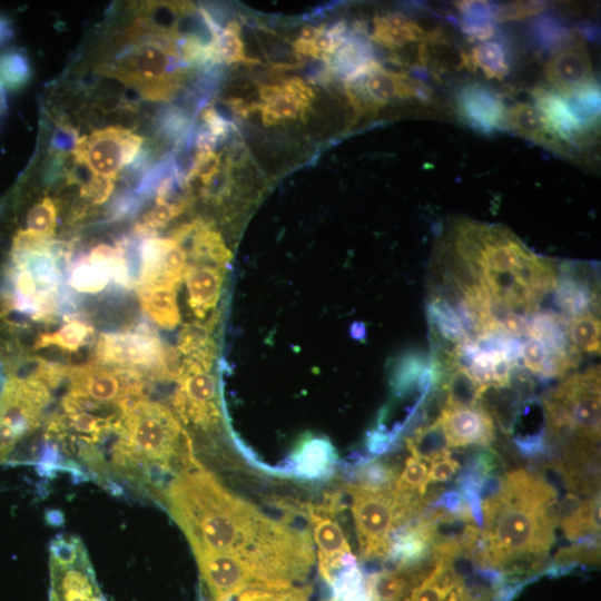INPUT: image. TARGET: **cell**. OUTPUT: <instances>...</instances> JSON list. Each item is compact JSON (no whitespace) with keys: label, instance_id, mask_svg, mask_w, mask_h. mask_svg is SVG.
<instances>
[{"label":"cell","instance_id":"obj_16","mask_svg":"<svg viewBox=\"0 0 601 601\" xmlns=\"http://www.w3.org/2000/svg\"><path fill=\"white\" fill-rule=\"evenodd\" d=\"M455 107L460 117L472 128L490 135L506 128V112L503 101L489 87L469 83L455 96Z\"/></svg>","mask_w":601,"mask_h":601},{"label":"cell","instance_id":"obj_37","mask_svg":"<svg viewBox=\"0 0 601 601\" xmlns=\"http://www.w3.org/2000/svg\"><path fill=\"white\" fill-rule=\"evenodd\" d=\"M240 27L235 20L227 23L217 39V48L220 60L226 63L245 62L257 63L258 60L248 58L244 51V45L239 37Z\"/></svg>","mask_w":601,"mask_h":601},{"label":"cell","instance_id":"obj_32","mask_svg":"<svg viewBox=\"0 0 601 601\" xmlns=\"http://www.w3.org/2000/svg\"><path fill=\"white\" fill-rule=\"evenodd\" d=\"M92 333L93 329L89 324L79 319H68L58 331L41 335L36 347L56 345L61 349L75 352L86 344Z\"/></svg>","mask_w":601,"mask_h":601},{"label":"cell","instance_id":"obj_39","mask_svg":"<svg viewBox=\"0 0 601 601\" xmlns=\"http://www.w3.org/2000/svg\"><path fill=\"white\" fill-rule=\"evenodd\" d=\"M312 588L295 585L284 590L250 589L237 595L236 601H309Z\"/></svg>","mask_w":601,"mask_h":601},{"label":"cell","instance_id":"obj_17","mask_svg":"<svg viewBox=\"0 0 601 601\" xmlns=\"http://www.w3.org/2000/svg\"><path fill=\"white\" fill-rule=\"evenodd\" d=\"M597 444L577 437L569 443L556 462V470L571 490L587 494H597L599 487V454Z\"/></svg>","mask_w":601,"mask_h":601},{"label":"cell","instance_id":"obj_6","mask_svg":"<svg viewBox=\"0 0 601 601\" xmlns=\"http://www.w3.org/2000/svg\"><path fill=\"white\" fill-rule=\"evenodd\" d=\"M49 601H107L82 542L59 535L50 545Z\"/></svg>","mask_w":601,"mask_h":601},{"label":"cell","instance_id":"obj_2","mask_svg":"<svg viewBox=\"0 0 601 601\" xmlns=\"http://www.w3.org/2000/svg\"><path fill=\"white\" fill-rule=\"evenodd\" d=\"M481 509L484 528L473 560L502 570L543 559L561 520L556 490L541 475L522 469L505 474L499 491L481 500Z\"/></svg>","mask_w":601,"mask_h":601},{"label":"cell","instance_id":"obj_7","mask_svg":"<svg viewBox=\"0 0 601 601\" xmlns=\"http://www.w3.org/2000/svg\"><path fill=\"white\" fill-rule=\"evenodd\" d=\"M49 401V386L36 376L6 385L0 398V464L24 435L40 425Z\"/></svg>","mask_w":601,"mask_h":601},{"label":"cell","instance_id":"obj_33","mask_svg":"<svg viewBox=\"0 0 601 601\" xmlns=\"http://www.w3.org/2000/svg\"><path fill=\"white\" fill-rule=\"evenodd\" d=\"M566 322L569 338L579 351L600 352V319L595 314H587Z\"/></svg>","mask_w":601,"mask_h":601},{"label":"cell","instance_id":"obj_3","mask_svg":"<svg viewBox=\"0 0 601 601\" xmlns=\"http://www.w3.org/2000/svg\"><path fill=\"white\" fill-rule=\"evenodd\" d=\"M351 499L362 561L385 560L392 536L411 523L423 509V496L402 494L393 486L371 489L358 483L346 485Z\"/></svg>","mask_w":601,"mask_h":601},{"label":"cell","instance_id":"obj_12","mask_svg":"<svg viewBox=\"0 0 601 601\" xmlns=\"http://www.w3.org/2000/svg\"><path fill=\"white\" fill-rule=\"evenodd\" d=\"M566 408L577 437L599 443L600 439V372L575 374L550 393Z\"/></svg>","mask_w":601,"mask_h":601},{"label":"cell","instance_id":"obj_21","mask_svg":"<svg viewBox=\"0 0 601 601\" xmlns=\"http://www.w3.org/2000/svg\"><path fill=\"white\" fill-rule=\"evenodd\" d=\"M373 21L372 40L391 50H397L414 42H431L440 33V31L423 29L400 12L375 17Z\"/></svg>","mask_w":601,"mask_h":601},{"label":"cell","instance_id":"obj_31","mask_svg":"<svg viewBox=\"0 0 601 601\" xmlns=\"http://www.w3.org/2000/svg\"><path fill=\"white\" fill-rule=\"evenodd\" d=\"M111 279L107 267L89 255L78 259L71 267L69 284L82 293H99Z\"/></svg>","mask_w":601,"mask_h":601},{"label":"cell","instance_id":"obj_40","mask_svg":"<svg viewBox=\"0 0 601 601\" xmlns=\"http://www.w3.org/2000/svg\"><path fill=\"white\" fill-rule=\"evenodd\" d=\"M57 225V208L55 203L45 197L35 205L27 215V229L43 234L53 235Z\"/></svg>","mask_w":601,"mask_h":601},{"label":"cell","instance_id":"obj_20","mask_svg":"<svg viewBox=\"0 0 601 601\" xmlns=\"http://www.w3.org/2000/svg\"><path fill=\"white\" fill-rule=\"evenodd\" d=\"M506 128L555 151L564 152L571 147L553 132L543 114L531 104L512 106L506 112Z\"/></svg>","mask_w":601,"mask_h":601},{"label":"cell","instance_id":"obj_30","mask_svg":"<svg viewBox=\"0 0 601 601\" xmlns=\"http://www.w3.org/2000/svg\"><path fill=\"white\" fill-rule=\"evenodd\" d=\"M411 455L432 462L451 453L442 425L436 418L432 424L417 428L414 436L406 440Z\"/></svg>","mask_w":601,"mask_h":601},{"label":"cell","instance_id":"obj_45","mask_svg":"<svg viewBox=\"0 0 601 601\" xmlns=\"http://www.w3.org/2000/svg\"><path fill=\"white\" fill-rule=\"evenodd\" d=\"M266 105L277 116L279 120L284 118L294 119L305 112L300 105L283 89L276 98H274Z\"/></svg>","mask_w":601,"mask_h":601},{"label":"cell","instance_id":"obj_34","mask_svg":"<svg viewBox=\"0 0 601 601\" xmlns=\"http://www.w3.org/2000/svg\"><path fill=\"white\" fill-rule=\"evenodd\" d=\"M531 35L541 48L554 51L565 45L575 33L555 18L543 14L532 21Z\"/></svg>","mask_w":601,"mask_h":601},{"label":"cell","instance_id":"obj_52","mask_svg":"<svg viewBox=\"0 0 601 601\" xmlns=\"http://www.w3.org/2000/svg\"><path fill=\"white\" fill-rule=\"evenodd\" d=\"M258 91L262 101L267 104L282 92V87L280 85H264Z\"/></svg>","mask_w":601,"mask_h":601},{"label":"cell","instance_id":"obj_49","mask_svg":"<svg viewBox=\"0 0 601 601\" xmlns=\"http://www.w3.org/2000/svg\"><path fill=\"white\" fill-rule=\"evenodd\" d=\"M227 105L233 110V112L244 118L257 111V104H249L246 100L237 97L229 98L227 100Z\"/></svg>","mask_w":601,"mask_h":601},{"label":"cell","instance_id":"obj_41","mask_svg":"<svg viewBox=\"0 0 601 601\" xmlns=\"http://www.w3.org/2000/svg\"><path fill=\"white\" fill-rule=\"evenodd\" d=\"M549 352L544 344L534 337H529L521 344V358L524 366L533 373L542 374Z\"/></svg>","mask_w":601,"mask_h":601},{"label":"cell","instance_id":"obj_27","mask_svg":"<svg viewBox=\"0 0 601 601\" xmlns=\"http://www.w3.org/2000/svg\"><path fill=\"white\" fill-rule=\"evenodd\" d=\"M462 31L472 40L487 41L494 36L496 6L486 1L456 2Z\"/></svg>","mask_w":601,"mask_h":601},{"label":"cell","instance_id":"obj_35","mask_svg":"<svg viewBox=\"0 0 601 601\" xmlns=\"http://www.w3.org/2000/svg\"><path fill=\"white\" fill-rule=\"evenodd\" d=\"M427 471V465L423 460L413 455L408 456L393 484V489L402 494L424 496L428 484Z\"/></svg>","mask_w":601,"mask_h":601},{"label":"cell","instance_id":"obj_26","mask_svg":"<svg viewBox=\"0 0 601 601\" xmlns=\"http://www.w3.org/2000/svg\"><path fill=\"white\" fill-rule=\"evenodd\" d=\"M562 531L572 542L600 533V494L579 502L561 520Z\"/></svg>","mask_w":601,"mask_h":601},{"label":"cell","instance_id":"obj_46","mask_svg":"<svg viewBox=\"0 0 601 601\" xmlns=\"http://www.w3.org/2000/svg\"><path fill=\"white\" fill-rule=\"evenodd\" d=\"M282 89L290 95L306 110L315 97L313 89L300 78L292 77L280 83Z\"/></svg>","mask_w":601,"mask_h":601},{"label":"cell","instance_id":"obj_47","mask_svg":"<svg viewBox=\"0 0 601 601\" xmlns=\"http://www.w3.org/2000/svg\"><path fill=\"white\" fill-rule=\"evenodd\" d=\"M519 452L525 456L543 454L545 449L544 430L531 435H519L514 439Z\"/></svg>","mask_w":601,"mask_h":601},{"label":"cell","instance_id":"obj_19","mask_svg":"<svg viewBox=\"0 0 601 601\" xmlns=\"http://www.w3.org/2000/svg\"><path fill=\"white\" fill-rule=\"evenodd\" d=\"M534 106L543 114L553 132L563 141L572 145L578 138H585L580 121L572 112L568 100L555 90L535 87L532 90Z\"/></svg>","mask_w":601,"mask_h":601},{"label":"cell","instance_id":"obj_51","mask_svg":"<svg viewBox=\"0 0 601 601\" xmlns=\"http://www.w3.org/2000/svg\"><path fill=\"white\" fill-rule=\"evenodd\" d=\"M294 50L302 56L312 57L315 59H323L319 51L315 48L313 42H303L295 40L293 42Z\"/></svg>","mask_w":601,"mask_h":601},{"label":"cell","instance_id":"obj_42","mask_svg":"<svg viewBox=\"0 0 601 601\" xmlns=\"http://www.w3.org/2000/svg\"><path fill=\"white\" fill-rule=\"evenodd\" d=\"M545 9L543 2H515L502 7L496 6L495 21L519 20L533 14H538Z\"/></svg>","mask_w":601,"mask_h":601},{"label":"cell","instance_id":"obj_53","mask_svg":"<svg viewBox=\"0 0 601 601\" xmlns=\"http://www.w3.org/2000/svg\"><path fill=\"white\" fill-rule=\"evenodd\" d=\"M324 29V27L316 28L311 24H306L300 29L299 36L296 40L303 42H314L318 33Z\"/></svg>","mask_w":601,"mask_h":601},{"label":"cell","instance_id":"obj_11","mask_svg":"<svg viewBox=\"0 0 601 601\" xmlns=\"http://www.w3.org/2000/svg\"><path fill=\"white\" fill-rule=\"evenodd\" d=\"M142 138L121 127H107L77 139L73 156L91 175L115 179L134 161Z\"/></svg>","mask_w":601,"mask_h":601},{"label":"cell","instance_id":"obj_1","mask_svg":"<svg viewBox=\"0 0 601 601\" xmlns=\"http://www.w3.org/2000/svg\"><path fill=\"white\" fill-rule=\"evenodd\" d=\"M158 502L181 529L194 555L236 558L253 574L257 589L299 585L315 563L309 530L266 514L201 464L176 473Z\"/></svg>","mask_w":601,"mask_h":601},{"label":"cell","instance_id":"obj_55","mask_svg":"<svg viewBox=\"0 0 601 601\" xmlns=\"http://www.w3.org/2000/svg\"><path fill=\"white\" fill-rule=\"evenodd\" d=\"M346 22L345 21H338L334 23L328 30H326V33L332 38H339L346 36Z\"/></svg>","mask_w":601,"mask_h":601},{"label":"cell","instance_id":"obj_43","mask_svg":"<svg viewBox=\"0 0 601 601\" xmlns=\"http://www.w3.org/2000/svg\"><path fill=\"white\" fill-rule=\"evenodd\" d=\"M112 188V179L91 175V177L81 185L80 195L91 203L99 205L110 197Z\"/></svg>","mask_w":601,"mask_h":601},{"label":"cell","instance_id":"obj_25","mask_svg":"<svg viewBox=\"0 0 601 601\" xmlns=\"http://www.w3.org/2000/svg\"><path fill=\"white\" fill-rule=\"evenodd\" d=\"M426 312L431 328H434L435 337L455 344L471 337L454 307L440 294L430 297Z\"/></svg>","mask_w":601,"mask_h":601},{"label":"cell","instance_id":"obj_22","mask_svg":"<svg viewBox=\"0 0 601 601\" xmlns=\"http://www.w3.org/2000/svg\"><path fill=\"white\" fill-rule=\"evenodd\" d=\"M184 278L189 294V306L198 318L215 308L223 283L221 268L211 265H188Z\"/></svg>","mask_w":601,"mask_h":601},{"label":"cell","instance_id":"obj_36","mask_svg":"<svg viewBox=\"0 0 601 601\" xmlns=\"http://www.w3.org/2000/svg\"><path fill=\"white\" fill-rule=\"evenodd\" d=\"M185 200L164 201L156 200V205L144 216L142 221L138 223L135 230L138 235L150 237L157 228L165 227L174 217L184 211Z\"/></svg>","mask_w":601,"mask_h":601},{"label":"cell","instance_id":"obj_54","mask_svg":"<svg viewBox=\"0 0 601 601\" xmlns=\"http://www.w3.org/2000/svg\"><path fill=\"white\" fill-rule=\"evenodd\" d=\"M257 110L260 112L262 120L265 126H273L279 122L277 116L268 108L265 102H258Z\"/></svg>","mask_w":601,"mask_h":601},{"label":"cell","instance_id":"obj_23","mask_svg":"<svg viewBox=\"0 0 601 601\" xmlns=\"http://www.w3.org/2000/svg\"><path fill=\"white\" fill-rule=\"evenodd\" d=\"M191 225L187 238L191 239L190 250L196 264L211 265L221 269L227 267L231 253L221 236L201 220H194Z\"/></svg>","mask_w":601,"mask_h":601},{"label":"cell","instance_id":"obj_28","mask_svg":"<svg viewBox=\"0 0 601 601\" xmlns=\"http://www.w3.org/2000/svg\"><path fill=\"white\" fill-rule=\"evenodd\" d=\"M465 67L480 68L489 79H503L509 73V65L503 46L495 41H482L470 52H464Z\"/></svg>","mask_w":601,"mask_h":601},{"label":"cell","instance_id":"obj_14","mask_svg":"<svg viewBox=\"0 0 601 601\" xmlns=\"http://www.w3.org/2000/svg\"><path fill=\"white\" fill-rule=\"evenodd\" d=\"M548 81L558 93L569 98L580 88L595 82L588 48L577 33L554 50L545 63Z\"/></svg>","mask_w":601,"mask_h":601},{"label":"cell","instance_id":"obj_15","mask_svg":"<svg viewBox=\"0 0 601 601\" xmlns=\"http://www.w3.org/2000/svg\"><path fill=\"white\" fill-rule=\"evenodd\" d=\"M437 418L447 446H489L495 440L493 418L479 403L473 406H444Z\"/></svg>","mask_w":601,"mask_h":601},{"label":"cell","instance_id":"obj_44","mask_svg":"<svg viewBox=\"0 0 601 601\" xmlns=\"http://www.w3.org/2000/svg\"><path fill=\"white\" fill-rule=\"evenodd\" d=\"M460 463L452 457V453L431 462L427 471V483L450 481L460 470Z\"/></svg>","mask_w":601,"mask_h":601},{"label":"cell","instance_id":"obj_29","mask_svg":"<svg viewBox=\"0 0 601 601\" xmlns=\"http://www.w3.org/2000/svg\"><path fill=\"white\" fill-rule=\"evenodd\" d=\"M208 325L204 326L195 323L186 326L181 331L178 348L186 356L185 359L195 362L210 371L215 355V344L210 338V327Z\"/></svg>","mask_w":601,"mask_h":601},{"label":"cell","instance_id":"obj_10","mask_svg":"<svg viewBox=\"0 0 601 601\" xmlns=\"http://www.w3.org/2000/svg\"><path fill=\"white\" fill-rule=\"evenodd\" d=\"M69 393L99 404H122L144 396V374L131 368L104 367L89 364L66 367Z\"/></svg>","mask_w":601,"mask_h":601},{"label":"cell","instance_id":"obj_4","mask_svg":"<svg viewBox=\"0 0 601 601\" xmlns=\"http://www.w3.org/2000/svg\"><path fill=\"white\" fill-rule=\"evenodd\" d=\"M169 32L147 36L111 65L108 75L136 88L150 100H168L179 89L183 73L173 68L179 58Z\"/></svg>","mask_w":601,"mask_h":601},{"label":"cell","instance_id":"obj_50","mask_svg":"<svg viewBox=\"0 0 601 601\" xmlns=\"http://www.w3.org/2000/svg\"><path fill=\"white\" fill-rule=\"evenodd\" d=\"M216 142H217V137L214 136L210 131L201 132L197 138L198 152H203V154L214 152Z\"/></svg>","mask_w":601,"mask_h":601},{"label":"cell","instance_id":"obj_24","mask_svg":"<svg viewBox=\"0 0 601 601\" xmlns=\"http://www.w3.org/2000/svg\"><path fill=\"white\" fill-rule=\"evenodd\" d=\"M137 294L144 311L158 326L171 329L179 324L176 287L137 288Z\"/></svg>","mask_w":601,"mask_h":601},{"label":"cell","instance_id":"obj_9","mask_svg":"<svg viewBox=\"0 0 601 601\" xmlns=\"http://www.w3.org/2000/svg\"><path fill=\"white\" fill-rule=\"evenodd\" d=\"M339 508V497L329 495L322 504H309L306 510L309 532L316 545L318 572L331 585L346 569L355 565L345 533L336 520Z\"/></svg>","mask_w":601,"mask_h":601},{"label":"cell","instance_id":"obj_8","mask_svg":"<svg viewBox=\"0 0 601 601\" xmlns=\"http://www.w3.org/2000/svg\"><path fill=\"white\" fill-rule=\"evenodd\" d=\"M176 381L178 388L173 398L175 414L185 425L201 431L218 426L220 410L215 377L201 365L184 359Z\"/></svg>","mask_w":601,"mask_h":601},{"label":"cell","instance_id":"obj_48","mask_svg":"<svg viewBox=\"0 0 601 601\" xmlns=\"http://www.w3.org/2000/svg\"><path fill=\"white\" fill-rule=\"evenodd\" d=\"M201 118L214 136L217 138L227 136L230 124L221 118L214 108L209 107L204 109L201 112Z\"/></svg>","mask_w":601,"mask_h":601},{"label":"cell","instance_id":"obj_18","mask_svg":"<svg viewBox=\"0 0 601 601\" xmlns=\"http://www.w3.org/2000/svg\"><path fill=\"white\" fill-rule=\"evenodd\" d=\"M558 276L555 300L564 314L572 319L587 314H594L597 307V285H592L587 274L579 270V265L563 264Z\"/></svg>","mask_w":601,"mask_h":601},{"label":"cell","instance_id":"obj_56","mask_svg":"<svg viewBox=\"0 0 601 601\" xmlns=\"http://www.w3.org/2000/svg\"><path fill=\"white\" fill-rule=\"evenodd\" d=\"M325 601H337V599H328V600H325Z\"/></svg>","mask_w":601,"mask_h":601},{"label":"cell","instance_id":"obj_13","mask_svg":"<svg viewBox=\"0 0 601 601\" xmlns=\"http://www.w3.org/2000/svg\"><path fill=\"white\" fill-rule=\"evenodd\" d=\"M137 288L171 286L181 283L187 269V254L174 238L147 237L139 248Z\"/></svg>","mask_w":601,"mask_h":601},{"label":"cell","instance_id":"obj_5","mask_svg":"<svg viewBox=\"0 0 601 601\" xmlns=\"http://www.w3.org/2000/svg\"><path fill=\"white\" fill-rule=\"evenodd\" d=\"M97 361L122 368L150 373L160 380H176L179 354L166 347L157 333L142 324L134 331L101 334L96 345Z\"/></svg>","mask_w":601,"mask_h":601},{"label":"cell","instance_id":"obj_38","mask_svg":"<svg viewBox=\"0 0 601 601\" xmlns=\"http://www.w3.org/2000/svg\"><path fill=\"white\" fill-rule=\"evenodd\" d=\"M397 475L396 469L391 464L375 461L363 465L355 483L371 489H390Z\"/></svg>","mask_w":601,"mask_h":601}]
</instances>
